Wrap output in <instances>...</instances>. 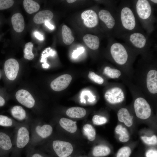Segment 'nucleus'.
<instances>
[{
	"mask_svg": "<svg viewBox=\"0 0 157 157\" xmlns=\"http://www.w3.org/2000/svg\"><path fill=\"white\" fill-rule=\"evenodd\" d=\"M117 27L115 33L119 36L140 31L138 19L130 4L124 3L120 6L116 14Z\"/></svg>",
	"mask_w": 157,
	"mask_h": 157,
	"instance_id": "nucleus-1",
	"label": "nucleus"
},
{
	"mask_svg": "<svg viewBox=\"0 0 157 157\" xmlns=\"http://www.w3.org/2000/svg\"><path fill=\"white\" fill-rule=\"evenodd\" d=\"M133 7L137 18L148 33L154 29L155 21L151 3L147 0L135 1Z\"/></svg>",
	"mask_w": 157,
	"mask_h": 157,
	"instance_id": "nucleus-2",
	"label": "nucleus"
},
{
	"mask_svg": "<svg viewBox=\"0 0 157 157\" xmlns=\"http://www.w3.org/2000/svg\"><path fill=\"white\" fill-rule=\"evenodd\" d=\"M30 123L31 122H22L15 128L13 138V148L10 157H21L23 149L28 145L30 140Z\"/></svg>",
	"mask_w": 157,
	"mask_h": 157,
	"instance_id": "nucleus-3",
	"label": "nucleus"
},
{
	"mask_svg": "<svg viewBox=\"0 0 157 157\" xmlns=\"http://www.w3.org/2000/svg\"><path fill=\"white\" fill-rule=\"evenodd\" d=\"M30 125L31 135L28 145L35 147L52 133L53 128L50 125L42 124L37 120L33 122Z\"/></svg>",
	"mask_w": 157,
	"mask_h": 157,
	"instance_id": "nucleus-4",
	"label": "nucleus"
},
{
	"mask_svg": "<svg viewBox=\"0 0 157 157\" xmlns=\"http://www.w3.org/2000/svg\"><path fill=\"white\" fill-rule=\"evenodd\" d=\"M120 36L131 49L142 50L151 45L148 37L140 31L124 34Z\"/></svg>",
	"mask_w": 157,
	"mask_h": 157,
	"instance_id": "nucleus-5",
	"label": "nucleus"
},
{
	"mask_svg": "<svg viewBox=\"0 0 157 157\" xmlns=\"http://www.w3.org/2000/svg\"><path fill=\"white\" fill-rule=\"evenodd\" d=\"M109 46L110 53L114 61L120 65L125 64L128 61L130 47L126 44L112 39L111 38Z\"/></svg>",
	"mask_w": 157,
	"mask_h": 157,
	"instance_id": "nucleus-6",
	"label": "nucleus"
},
{
	"mask_svg": "<svg viewBox=\"0 0 157 157\" xmlns=\"http://www.w3.org/2000/svg\"><path fill=\"white\" fill-rule=\"evenodd\" d=\"M53 152L58 157H67L73 151L72 144L68 142L54 140L51 144Z\"/></svg>",
	"mask_w": 157,
	"mask_h": 157,
	"instance_id": "nucleus-7",
	"label": "nucleus"
},
{
	"mask_svg": "<svg viewBox=\"0 0 157 157\" xmlns=\"http://www.w3.org/2000/svg\"><path fill=\"white\" fill-rule=\"evenodd\" d=\"M134 107L136 116L140 119H147L151 115L150 106L147 101L143 98L138 97L135 100Z\"/></svg>",
	"mask_w": 157,
	"mask_h": 157,
	"instance_id": "nucleus-8",
	"label": "nucleus"
},
{
	"mask_svg": "<svg viewBox=\"0 0 157 157\" xmlns=\"http://www.w3.org/2000/svg\"><path fill=\"white\" fill-rule=\"evenodd\" d=\"M100 19L104 23L106 27L112 33H115L117 27V21L116 14L112 11L102 9L98 13Z\"/></svg>",
	"mask_w": 157,
	"mask_h": 157,
	"instance_id": "nucleus-9",
	"label": "nucleus"
},
{
	"mask_svg": "<svg viewBox=\"0 0 157 157\" xmlns=\"http://www.w3.org/2000/svg\"><path fill=\"white\" fill-rule=\"evenodd\" d=\"M104 97L109 103L115 104L123 101L124 99V94L121 88L115 87L109 89L105 92Z\"/></svg>",
	"mask_w": 157,
	"mask_h": 157,
	"instance_id": "nucleus-10",
	"label": "nucleus"
},
{
	"mask_svg": "<svg viewBox=\"0 0 157 157\" xmlns=\"http://www.w3.org/2000/svg\"><path fill=\"white\" fill-rule=\"evenodd\" d=\"M19 69V64L15 59L10 58L5 61L4 66V72L9 80L13 81L15 79Z\"/></svg>",
	"mask_w": 157,
	"mask_h": 157,
	"instance_id": "nucleus-11",
	"label": "nucleus"
},
{
	"mask_svg": "<svg viewBox=\"0 0 157 157\" xmlns=\"http://www.w3.org/2000/svg\"><path fill=\"white\" fill-rule=\"evenodd\" d=\"M72 80L71 76L68 74H64L59 76L51 83L50 86L52 90L59 92L63 90L69 86Z\"/></svg>",
	"mask_w": 157,
	"mask_h": 157,
	"instance_id": "nucleus-12",
	"label": "nucleus"
},
{
	"mask_svg": "<svg viewBox=\"0 0 157 157\" xmlns=\"http://www.w3.org/2000/svg\"><path fill=\"white\" fill-rule=\"evenodd\" d=\"M15 97L21 104L28 108H32L35 104V100L30 93L27 90L21 89L16 93Z\"/></svg>",
	"mask_w": 157,
	"mask_h": 157,
	"instance_id": "nucleus-13",
	"label": "nucleus"
},
{
	"mask_svg": "<svg viewBox=\"0 0 157 157\" xmlns=\"http://www.w3.org/2000/svg\"><path fill=\"white\" fill-rule=\"evenodd\" d=\"M81 17L83 21L84 24L88 28H94L98 24V15L93 10H88L84 11L81 14Z\"/></svg>",
	"mask_w": 157,
	"mask_h": 157,
	"instance_id": "nucleus-14",
	"label": "nucleus"
},
{
	"mask_svg": "<svg viewBox=\"0 0 157 157\" xmlns=\"http://www.w3.org/2000/svg\"><path fill=\"white\" fill-rule=\"evenodd\" d=\"M13 148V138L9 134L0 132V150L8 156Z\"/></svg>",
	"mask_w": 157,
	"mask_h": 157,
	"instance_id": "nucleus-15",
	"label": "nucleus"
},
{
	"mask_svg": "<svg viewBox=\"0 0 157 157\" xmlns=\"http://www.w3.org/2000/svg\"><path fill=\"white\" fill-rule=\"evenodd\" d=\"M147 88L149 92L152 94L157 93V71L151 69L147 73L146 77Z\"/></svg>",
	"mask_w": 157,
	"mask_h": 157,
	"instance_id": "nucleus-16",
	"label": "nucleus"
},
{
	"mask_svg": "<svg viewBox=\"0 0 157 157\" xmlns=\"http://www.w3.org/2000/svg\"><path fill=\"white\" fill-rule=\"evenodd\" d=\"M10 112L13 117L18 121L22 122H31L26 111L21 106H14L11 109Z\"/></svg>",
	"mask_w": 157,
	"mask_h": 157,
	"instance_id": "nucleus-17",
	"label": "nucleus"
},
{
	"mask_svg": "<svg viewBox=\"0 0 157 157\" xmlns=\"http://www.w3.org/2000/svg\"><path fill=\"white\" fill-rule=\"evenodd\" d=\"M11 23L13 29L16 32L20 33L24 30L25 26L24 19L20 13H17L13 15Z\"/></svg>",
	"mask_w": 157,
	"mask_h": 157,
	"instance_id": "nucleus-18",
	"label": "nucleus"
},
{
	"mask_svg": "<svg viewBox=\"0 0 157 157\" xmlns=\"http://www.w3.org/2000/svg\"><path fill=\"white\" fill-rule=\"evenodd\" d=\"M53 14L50 10H42L35 15L33 18V21L36 24H41L50 21L53 18Z\"/></svg>",
	"mask_w": 157,
	"mask_h": 157,
	"instance_id": "nucleus-19",
	"label": "nucleus"
},
{
	"mask_svg": "<svg viewBox=\"0 0 157 157\" xmlns=\"http://www.w3.org/2000/svg\"><path fill=\"white\" fill-rule=\"evenodd\" d=\"M117 117L118 120L124 122L128 127H130L133 124L132 117L131 116L129 112L126 108H122L118 111Z\"/></svg>",
	"mask_w": 157,
	"mask_h": 157,
	"instance_id": "nucleus-20",
	"label": "nucleus"
},
{
	"mask_svg": "<svg viewBox=\"0 0 157 157\" xmlns=\"http://www.w3.org/2000/svg\"><path fill=\"white\" fill-rule=\"evenodd\" d=\"M83 39L86 45L91 49L96 50L99 48L100 41L97 36L88 34L84 36Z\"/></svg>",
	"mask_w": 157,
	"mask_h": 157,
	"instance_id": "nucleus-21",
	"label": "nucleus"
},
{
	"mask_svg": "<svg viewBox=\"0 0 157 157\" xmlns=\"http://www.w3.org/2000/svg\"><path fill=\"white\" fill-rule=\"evenodd\" d=\"M86 113V110L84 108L79 107L69 108L66 111V115L72 118H82L85 116Z\"/></svg>",
	"mask_w": 157,
	"mask_h": 157,
	"instance_id": "nucleus-22",
	"label": "nucleus"
},
{
	"mask_svg": "<svg viewBox=\"0 0 157 157\" xmlns=\"http://www.w3.org/2000/svg\"><path fill=\"white\" fill-rule=\"evenodd\" d=\"M60 126L64 129L71 133L75 132L77 129L76 122L65 118H62L59 121Z\"/></svg>",
	"mask_w": 157,
	"mask_h": 157,
	"instance_id": "nucleus-23",
	"label": "nucleus"
},
{
	"mask_svg": "<svg viewBox=\"0 0 157 157\" xmlns=\"http://www.w3.org/2000/svg\"><path fill=\"white\" fill-rule=\"evenodd\" d=\"M110 152V149L107 146L100 145L95 147L92 151L93 156L95 157H101L107 156Z\"/></svg>",
	"mask_w": 157,
	"mask_h": 157,
	"instance_id": "nucleus-24",
	"label": "nucleus"
},
{
	"mask_svg": "<svg viewBox=\"0 0 157 157\" xmlns=\"http://www.w3.org/2000/svg\"><path fill=\"white\" fill-rule=\"evenodd\" d=\"M62 36L64 43L66 45H70L74 40V38L72 35L71 29L65 25L62 27Z\"/></svg>",
	"mask_w": 157,
	"mask_h": 157,
	"instance_id": "nucleus-25",
	"label": "nucleus"
},
{
	"mask_svg": "<svg viewBox=\"0 0 157 157\" xmlns=\"http://www.w3.org/2000/svg\"><path fill=\"white\" fill-rule=\"evenodd\" d=\"M23 4L24 9L29 14L37 12L40 8L39 4L33 0H24Z\"/></svg>",
	"mask_w": 157,
	"mask_h": 157,
	"instance_id": "nucleus-26",
	"label": "nucleus"
},
{
	"mask_svg": "<svg viewBox=\"0 0 157 157\" xmlns=\"http://www.w3.org/2000/svg\"><path fill=\"white\" fill-rule=\"evenodd\" d=\"M115 130L116 133L119 135V139L121 142H125L129 140L130 139L129 133L126 128L121 125H118L116 127Z\"/></svg>",
	"mask_w": 157,
	"mask_h": 157,
	"instance_id": "nucleus-27",
	"label": "nucleus"
},
{
	"mask_svg": "<svg viewBox=\"0 0 157 157\" xmlns=\"http://www.w3.org/2000/svg\"><path fill=\"white\" fill-rule=\"evenodd\" d=\"M22 122H17L7 116L0 115V126L16 127Z\"/></svg>",
	"mask_w": 157,
	"mask_h": 157,
	"instance_id": "nucleus-28",
	"label": "nucleus"
},
{
	"mask_svg": "<svg viewBox=\"0 0 157 157\" xmlns=\"http://www.w3.org/2000/svg\"><path fill=\"white\" fill-rule=\"evenodd\" d=\"M84 134L90 141L94 140L96 137V131L93 127L89 124H86L83 127Z\"/></svg>",
	"mask_w": 157,
	"mask_h": 157,
	"instance_id": "nucleus-29",
	"label": "nucleus"
},
{
	"mask_svg": "<svg viewBox=\"0 0 157 157\" xmlns=\"http://www.w3.org/2000/svg\"><path fill=\"white\" fill-rule=\"evenodd\" d=\"M104 73L110 78L113 79L119 78L121 74L119 70L109 66H106L104 68Z\"/></svg>",
	"mask_w": 157,
	"mask_h": 157,
	"instance_id": "nucleus-30",
	"label": "nucleus"
},
{
	"mask_svg": "<svg viewBox=\"0 0 157 157\" xmlns=\"http://www.w3.org/2000/svg\"><path fill=\"white\" fill-rule=\"evenodd\" d=\"M26 149L25 157H49L39 151L35 149L34 147L28 145Z\"/></svg>",
	"mask_w": 157,
	"mask_h": 157,
	"instance_id": "nucleus-31",
	"label": "nucleus"
},
{
	"mask_svg": "<svg viewBox=\"0 0 157 157\" xmlns=\"http://www.w3.org/2000/svg\"><path fill=\"white\" fill-rule=\"evenodd\" d=\"M33 46L31 42H28L25 44L24 50V57L25 59L31 60L34 58V55L32 52Z\"/></svg>",
	"mask_w": 157,
	"mask_h": 157,
	"instance_id": "nucleus-32",
	"label": "nucleus"
},
{
	"mask_svg": "<svg viewBox=\"0 0 157 157\" xmlns=\"http://www.w3.org/2000/svg\"><path fill=\"white\" fill-rule=\"evenodd\" d=\"M131 153V150L128 147H124L121 148L118 151L117 157H129Z\"/></svg>",
	"mask_w": 157,
	"mask_h": 157,
	"instance_id": "nucleus-33",
	"label": "nucleus"
},
{
	"mask_svg": "<svg viewBox=\"0 0 157 157\" xmlns=\"http://www.w3.org/2000/svg\"><path fill=\"white\" fill-rule=\"evenodd\" d=\"M88 77L92 81L99 84H102L104 82V79L92 71L89 72Z\"/></svg>",
	"mask_w": 157,
	"mask_h": 157,
	"instance_id": "nucleus-34",
	"label": "nucleus"
},
{
	"mask_svg": "<svg viewBox=\"0 0 157 157\" xmlns=\"http://www.w3.org/2000/svg\"><path fill=\"white\" fill-rule=\"evenodd\" d=\"M107 121L106 117L97 115H94L92 118L93 123L97 125L103 124L106 123Z\"/></svg>",
	"mask_w": 157,
	"mask_h": 157,
	"instance_id": "nucleus-35",
	"label": "nucleus"
},
{
	"mask_svg": "<svg viewBox=\"0 0 157 157\" xmlns=\"http://www.w3.org/2000/svg\"><path fill=\"white\" fill-rule=\"evenodd\" d=\"M142 140L146 144L149 145H154L157 142V138L156 136L153 135L151 137L142 136Z\"/></svg>",
	"mask_w": 157,
	"mask_h": 157,
	"instance_id": "nucleus-36",
	"label": "nucleus"
},
{
	"mask_svg": "<svg viewBox=\"0 0 157 157\" xmlns=\"http://www.w3.org/2000/svg\"><path fill=\"white\" fill-rule=\"evenodd\" d=\"M14 1L11 0H0V10L8 8L14 4Z\"/></svg>",
	"mask_w": 157,
	"mask_h": 157,
	"instance_id": "nucleus-37",
	"label": "nucleus"
},
{
	"mask_svg": "<svg viewBox=\"0 0 157 157\" xmlns=\"http://www.w3.org/2000/svg\"><path fill=\"white\" fill-rule=\"evenodd\" d=\"M84 51L83 47H79L74 51L72 53V57L74 58H77L80 54L83 53Z\"/></svg>",
	"mask_w": 157,
	"mask_h": 157,
	"instance_id": "nucleus-38",
	"label": "nucleus"
},
{
	"mask_svg": "<svg viewBox=\"0 0 157 157\" xmlns=\"http://www.w3.org/2000/svg\"><path fill=\"white\" fill-rule=\"evenodd\" d=\"M55 52L52 49L50 50L49 52H47L46 53L44 54H42L41 60V62L44 63V64L47 63L45 60V58L49 56H53Z\"/></svg>",
	"mask_w": 157,
	"mask_h": 157,
	"instance_id": "nucleus-39",
	"label": "nucleus"
},
{
	"mask_svg": "<svg viewBox=\"0 0 157 157\" xmlns=\"http://www.w3.org/2000/svg\"><path fill=\"white\" fill-rule=\"evenodd\" d=\"M146 157H157V151L154 149L149 150L146 154Z\"/></svg>",
	"mask_w": 157,
	"mask_h": 157,
	"instance_id": "nucleus-40",
	"label": "nucleus"
},
{
	"mask_svg": "<svg viewBox=\"0 0 157 157\" xmlns=\"http://www.w3.org/2000/svg\"><path fill=\"white\" fill-rule=\"evenodd\" d=\"M34 34L35 36L37 39L40 40H43L44 38L42 35L39 32L35 31L34 32Z\"/></svg>",
	"mask_w": 157,
	"mask_h": 157,
	"instance_id": "nucleus-41",
	"label": "nucleus"
},
{
	"mask_svg": "<svg viewBox=\"0 0 157 157\" xmlns=\"http://www.w3.org/2000/svg\"><path fill=\"white\" fill-rule=\"evenodd\" d=\"M45 25L49 29L52 30L54 28L53 25L51 24L49 21H47L45 22Z\"/></svg>",
	"mask_w": 157,
	"mask_h": 157,
	"instance_id": "nucleus-42",
	"label": "nucleus"
},
{
	"mask_svg": "<svg viewBox=\"0 0 157 157\" xmlns=\"http://www.w3.org/2000/svg\"><path fill=\"white\" fill-rule=\"evenodd\" d=\"M5 100L2 97L0 96V106H4L5 104Z\"/></svg>",
	"mask_w": 157,
	"mask_h": 157,
	"instance_id": "nucleus-43",
	"label": "nucleus"
},
{
	"mask_svg": "<svg viewBox=\"0 0 157 157\" xmlns=\"http://www.w3.org/2000/svg\"><path fill=\"white\" fill-rule=\"evenodd\" d=\"M150 2H151L152 3L157 4V0H151L149 1Z\"/></svg>",
	"mask_w": 157,
	"mask_h": 157,
	"instance_id": "nucleus-44",
	"label": "nucleus"
},
{
	"mask_svg": "<svg viewBox=\"0 0 157 157\" xmlns=\"http://www.w3.org/2000/svg\"><path fill=\"white\" fill-rule=\"evenodd\" d=\"M76 0H67V1L69 3H73L75 1H76Z\"/></svg>",
	"mask_w": 157,
	"mask_h": 157,
	"instance_id": "nucleus-45",
	"label": "nucleus"
},
{
	"mask_svg": "<svg viewBox=\"0 0 157 157\" xmlns=\"http://www.w3.org/2000/svg\"><path fill=\"white\" fill-rule=\"evenodd\" d=\"M68 156V157H72L71 156Z\"/></svg>",
	"mask_w": 157,
	"mask_h": 157,
	"instance_id": "nucleus-46",
	"label": "nucleus"
}]
</instances>
